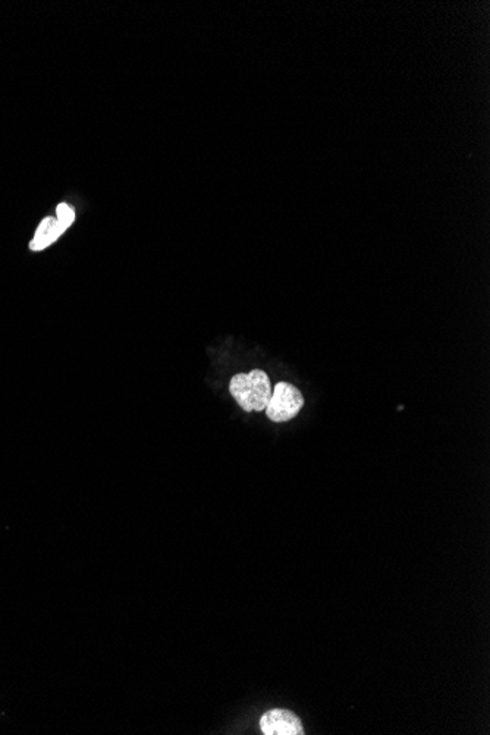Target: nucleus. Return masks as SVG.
Masks as SVG:
<instances>
[{
	"instance_id": "f257e3e1",
	"label": "nucleus",
	"mask_w": 490,
	"mask_h": 735,
	"mask_svg": "<svg viewBox=\"0 0 490 735\" xmlns=\"http://www.w3.org/2000/svg\"><path fill=\"white\" fill-rule=\"evenodd\" d=\"M229 392L247 413L265 411L272 397V383L263 370L235 375L229 383Z\"/></svg>"
},
{
	"instance_id": "f03ea898",
	"label": "nucleus",
	"mask_w": 490,
	"mask_h": 735,
	"mask_svg": "<svg viewBox=\"0 0 490 735\" xmlns=\"http://www.w3.org/2000/svg\"><path fill=\"white\" fill-rule=\"evenodd\" d=\"M304 407V397L300 389L295 388L292 383L279 382L272 389L266 416L275 423L290 422L298 416Z\"/></svg>"
},
{
	"instance_id": "7ed1b4c3",
	"label": "nucleus",
	"mask_w": 490,
	"mask_h": 735,
	"mask_svg": "<svg viewBox=\"0 0 490 735\" xmlns=\"http://www.w3.org/2000/svg\"><path fill=\"white\" fill-rule=\"evenodd\" d=\"M260 730L265 735H304L301 719L287 709H272L260 718Z\"/></svg>"
},
{
	"instance_id": "20e7f679",
	"label": "nucleus",
	"mask_w": 490,
	"mask_h": 735,
	"mask_svg": "<svg viewBox=\"0 0 490 735\" xmlns=\"http://www.w3.org/2000/svg\"><path fill=\"white\" fill-rule=\"evenodd\" d=\"M67 229L68 228H65L58 219L53 218V216H47V218L40 222L39 228H37L36 234H34V238L31 240L30 250H45L49 245H52L56 240H59V237H62V234H64Z\"/></svg>"
},
{
	"instance_id": "39448f33",
	"label": "nucleus",
	"mask_w": 490,
	"mask_h": 735,
	"mask_svg": "<svg viewBox=\"0 0 490 735\" xmlns=\"http://www.w3.org/2000/svg\"><path fill=\"white\" fill-rule=\"evenodd\" d=\"M56 219H58L65 228H69V226H71L75 221L74 209H72V207L67 203H59L58 207H56Z\"/></svg>"
}]
</instances>
